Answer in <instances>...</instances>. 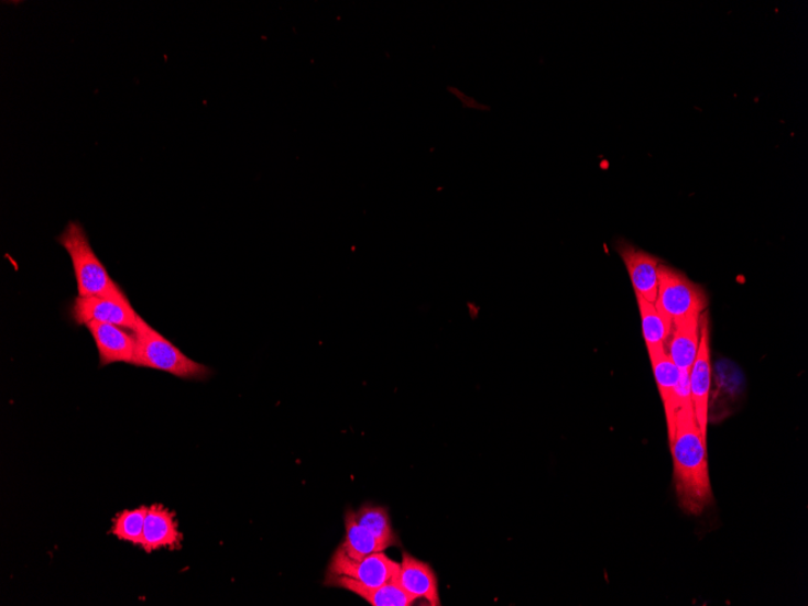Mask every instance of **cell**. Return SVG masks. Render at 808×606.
<instances>
[{"mask_svg": "<svg viewBox=\"0 0 808 606\" xmlns=\"http://www.w3.org/2000/svg\"><path fill=\"white\" fill-rule=\"evenodd\" d=\"M676 431L670 443L679 506L685 514L700 516L713 503L707 440L697 426L690 390L679 393Z\"/></svg>", "mask_w": 808, "mask_h": 606, "instance_id": "cell-1", "label": "cell"}, {"mask_svg": "<svg viewBox=\"0 0 808 606\" xmlns=\"http://www.w3.org/2000/svg\"><path fill=\"white\" fill-rule=\"evenodd\" d=\"M357 520L359 525L369 530L379 541L385 543L387 548L395 547L398 543L386 508L363 506L357 514Z\"/></svg>", "mask_w": 808, "mask_h": 606, "instance_id": "cell-17", "label": "cell"}, {"mask_svg": "<svg viewBox=\"0 0 808 606\" xmlns=\"http://www.w3.org/2000/svg\"><path fill=\"white\" fill-rule=\"evenodd\" d=\"M651 356L655 381L663 399L667 420L669 442L675 436L676 419L679 410V370L669 357L667 350H658Z\"/></svg>", "mask_w": 808, "mask_h": 606, "instance_id": "cell-11", "label": "cell"}, {"mask_svg": "<svg viewBox=\"0 0 808 606\" xmlns=\"http://www.w3.org/2000/svg\"><path fill=\"white\" fill-rule=\"evenodd\" d=\"M57 242L69 254L78 287V297H103L128 299L122 289L110 277L105 264L95 253L89 236L78 221H70Z\"/></svg>", "mask_w": 808, "mask_h": 606, "instance_id": "cell-2", "label": "cell"}, {"mask_svg": "<svg viewBox=\"0 0 808 606\" xmlns=\"http://www.w3.org/2000/svg\"><path fill=\"white\" fill-rule=\"evenodd\" d=\"M400 565L389 559L384 552L372 553L364 559L354 560L338 548L330 560L328 572L329 575L357 580L367 587H379L395 579Z\"/></svg>", "mask_w": 808, "mask_h": 606, "instance_id": "cell-5", "label": "cell"}, {"mask_svg": "<svg viewBox=\"0 0 808 606\" xmlns=\"http://www.w3.org/2000/svg\"><path fill=\"white\" fill-rule=\"evenodd\" d=\"M70 318L79 326L95 321L116 324L133 332L141 317L132 308L129 298L77 297L70 306Z\"/></svg>", "mask_w": 808, "mask_h": 606, "instance_id": "cell-6", "label": "cell"}, {"mask_svg": "<svg viewBox=\"0 0 808 606\" xmlns=\"http://www.w3.org/2000/svg\"><path fill=\"white\" fill-rule=\"evenodd\" d=\"M635 297L641 312L643 337L647 353L652 354L658 350H667L673 323L657 310L654 302L647 301L640 296Z\"/></svg>", "mask_w": 808, "mask_h": 606, "instance_id": "cell-15", "label": "cell"}, {"mask_svg": "<svg viewBox=\"0 0 808 606\" xmlns=\"http://www.w3.org/2000/svg\"><path fill=\"white\" fill-rule=\"evenodd\" d=\"M329 584L346 588L373 606H410L414 603V599L398 586L395 580L389 581L383 586L367 587L348 576L329 575Z\"/></svg>", "mask_w": 808, "mask_h": 606, "instance_id": "cell-14", "label": "cell"}, {"mask_svg": "<svg viewBox=\"0 0 808 606\" xmlns=\"http://www.w3.org/2000/svg\"><path fill=\"white\" fill-rule=\"evenodd\" d=\"M616 251L626 265L635 296L655 302L658 293L659 260L627 241H619Z\"/></svg>", "mask_w": 808, "mask_h": 606, "instance_id": "cell-8", "label": "cell"}, {"mask_svg": "<svg viewBox=\"0 0 808 606\" xmlns=\"http://www.w3.org/2000/svg\"><path fill=\"white\" fill-rule=\"evenodd\" d=\"M400 571L395 576L398 586L415 601L425 599L432 605H440L438 580L430 564L414 559L403 552Z\"/></svg>", "mask_w": 808, "mask_h": 606, "instance_id": "cell-10", "label": "cell"}, {"mask_svg": "<svg viewBox=\"0 0 808 606\" xmlns=\"http://www.w3.org/2000/svg\"><path fill=\"white\" fill-rule=\"evenodd\" d=\"M700 345L690 371V395L697 426L707 440L709 422L710 387H712V357H710V330L708 312L701 317Z\"/></svg>", "mask_w": 808, "mask_h": 606, "instance_id": "cell-7", "label": "cell"}, {"mask_svg": "<svg viewBox=\"0 0 808 606\" xmlns=\"http://www.w3.org/2000/svg\"><path fill=\"white\" fill-rule=\"evenodd\" d=\"M347 537L345 542L340 544V550L354 560L364 559V557L376 552H384L385 543L379 541L371 532L359 525L357 513L349 510L346 515Z\"/></svg>", "mask_w": 808, "mask_h": 606, "instance_id": "cell-16", "label": "cell"}, {"mask_svg": "<svg viewBox=\"0 0 808 606\" xmlns=\"http://www.w3.org/2000/svg\"><path fill=\"white\" fill-rule=\"evenodd\" d=\"M701 317H691L673 326L667 353L681 374H690L699 351Z\"/></svg>", "mask_w": 808, "mask_h": 606, "instance_id": "cell-13", "label": "cell"}, {"mask_svg": "<svg viewBox=\"0 0 808 606\" xmlns=\"http://www.w3.org/2000/svg\"><path fill=\"white\" fill-rule=\"evenodd\" d=\"M132 333L137 341L133 366L162 371L185 381L205 382L211 377L210 368L183 354L175 344L167 341L142 318L138 329Z\"/></svg>", "mask_w": 808, "mask_h": 606, "instance_id": "cell-3", "label": "cell"}, {"mask_svg": "<svg viewBox=\"0 0 808 606\" xmlns=\"http://www.w3.org/2000/svg\"><path fill=\"white\" fill-rule=\"evenodd\" d=\"M183 536L178 530L175 515L162 505L149 507L143 531L142 549L152 553L161 549L178 550Z\"/></svg>", "mask_w": 808, "mask_h": 606, "instance_id": "cell-12", "label": "cell"}, {"mask_svg": "<svg viewBox=\"0 0 808 606\" xmlns=\"http://www.w3.org/2000/svg\"><path fill=\"white\" fill-rule=\"evenodd\" d=\"M654 305L675 326L688 318L701 317L707 310L708 298L702 286L691 282L684 273L660 263L658 293Z\"/></svg>", "mask_w": 808, "mask_h": 606, "instance_id": "cell-4", "label": "cell"}, {"mask_svg": "<svg viewBox=\"0 0 808 606\" xmlns=\"http://www.w3.org/2000/svg\"><path fill=\"white\" fill-rule=\"evenodd\" d=\"M149 507L141 506L137 510H125L113 519L112 535L119 540L130 542L134 547L143 544V531Z\"/></svg>", "mask_w": 808, "mask_h": 606, "instance_id": "cell-18", "label": "cell"}, {"mask_svg": "<svg viewBox=\"0 0 808 606\" xmlns=\"http://www.w3.org/2000/svg\"><path fill=\"white\" fill-rule=\"evenodd\" d=\"M91 333L99 350L100 365L108 366L112 363H129L132 365L134 356V335L121 327L110 323L88 322L85 324Z\"/></svg>", "mask_w": 808, "mask_h": 606, "instance_id": "cell-9", "label": "cell"}]
</instances>
